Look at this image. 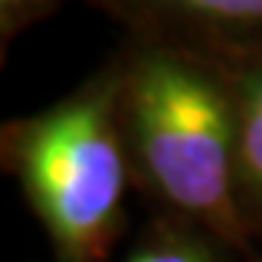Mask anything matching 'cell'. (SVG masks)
<instances>
[{"instance_id":"cell-1","label":"cell","mask_w":262,"mask_h":262,"mask_svg":"<svg viewBox=\"0 0 262 262\" xmlns=\"http://www.w3.org/2000/svg\"><path fill=\"white\" fill-rule=\"evenodd\" d=\"M120 73L122 134L146 181L166 204L242 245L233 96L219 61L137 41Z\"/></svg>"},{"instance_id":"cell-2","label":"cell","mask_w":262,"mask_h":262,"mask_svg":"<svg viewBox=\"0 0 262 262\" xmlns=\"http://www.w3.org/2000/svg\"><path fill=\"white\" fill-rule=\"evenodd\" d=\"M120 64L15 128V160L61 262H99L125 192Z\"/></svg>"},{"instance_id":"cell-3","label":"cell","mask_w":262,"mask_h":262,"mask_svg":"<svg viewBox=\"0 0 262 262\" xmlns=\"http://www.w3.org/2000/svg\"><path fill=\"white\" fill-rule=\"evenodd\" d=\"M140 41L215 61L262 53V0H99Z\"/></svg>"},{"instance_id":"cell-4","label":"cell","mask_w":262,"mask_h":262,"mask_svg":"<svg viewBox=\"0 0 262 262\" xmlns=\"http://www.w3.org/2000/svg\"><path fill=\"white\" fill-rule=\"evenodd\" d=\"M219 67L233 96L239 204L262 213V53L227 58Z\"/></svg>"},{"instance_id":"cell-5","label":"cell","mask_w":262,"mask_h":262,"mask_svg":"<svg viewBox=\"0 0 262 262\" xmlns=\"http://www.w3.org/2000/svg\"><path fill=\"white\" fill-rule=\"evenodd\" d=\"M128 262H210V259L195 245L169 239V242H155L149 248H140Z\"/></svg>"},{"instance_id":"cell-6","label":"cell","mask_w":262,"mask_h":262,"mask_svg":"<svg viewBox=\"0 0 262 262\" xmlns=\"http://www.w3.org/2000/svg\"><path fill=\"white\" fill-rule=\"evenodd\" d=\"M56 0H0V18H3V32L9 35L20 24L32 20L44 9H50Z\"/></svg>"}]
</instances>
